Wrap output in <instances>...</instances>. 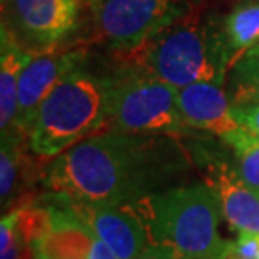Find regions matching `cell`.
Listing matches in <instances>:
<instances>
[{"instance_id": "obj_5", "label": "cell", "mask_w": 259, "mask_h": 259, "mask_svg": "<svg viewBox=\"0 0 259 259\" xmlns=\"http://www.w3.org/2000/svg\"><path fill=\"white\" fill-rule=\"evenodd\" d=\"M110 125L137 135H182L189 130L179 111L177 90L130 66L113 74Z\"/></svg>"}, {"instance_id": "obj_6", "label": "cell", "mask_w": 259, "mask_h": 259, "mask_svg": "<svg viewBox=\"0 0 259 259\" xmlns=\"http://www.w3.org/2000/svg\"><path fill=\"white\" fill-rule=\"evenodd\" d=\"M100 39L126 56L182 12L180 0H90Z\"/></svg>"}, {"instance_id": "obj_12", "label": "cell", "mask_w": 259, "mask_h": 259, "mask_svg": "<svg viewBox=\"0 0 259 259\" xmlns=\"http://www.w3.org/2000/svg\"><path fill=\"white\" fill-rule=\"evenodd\" d=\"M44 199L53 205V226L35 247L39 259H88L96 236L63 195L49 192Z\"/></svg>"}, {"instance_id": "obj_14", "label": "cell", "mask_w": 259, "mask_h": 259, "mask_svg": "<svg viewBox=\"0 0 259 259\" xmlns=\"http://www.w3.org/2000/svg\"><path fill=\"white\" fill-rule=\"evenodd\" d=\"M224 40L231 67L259 44V4H241L222 20Z\"/></svg>"}, {"instance_id": "obj_2", "label": "cell", "mask_w": 259, "mask_h": 259, "mask_svg": "<svg viewBox=\"0 0 259 259\" xmlns=\"http://www.w3.org/2000/svg\"><path fill=\"white\" fill-rule=\"evenodd\" d=\"M123 66L145 69L175 90L194 82H224L231 69L222 29L204 17V7L184 9L133 53Z\"/></svg>"}, {"instance_id": "obj_18", "label": "cell", "mask_w": 259, "mask_h": 259, "mask_svg": "<svg viewBox=\"0 0 259 259\" xmlns=\"http://www.w3.org/2000/svg\"><path fill=\"white\" fill-rule=\"evenodd\" d=\"M234 110L236 120L239 121V125L249 130L251 133H254L259 137V103H246V105H237L232 106Z\"/></svg>"}, {"instance_id": "obj_11", "label": "cell", "mask_w": 259, "mask_h": 259, "mask_svg": "<svg viewBox=\"0 0 259 259\" xmlns=\"http://www.w3.org/2000/svg\"><path fill=\"white\" fill-rule=\"evenodd\" d=\"M180 116L187 128L202 130L224 138L239 128L229 95L221 82H194L177 90Z\"/></svg>"}, {"instance_id": "obj_10", "label": "cell", "mask_w": 259, "mask_h": 259, "mask_svg": "<svg viewBox=\"0 0 259 259\" xmlns=\"http://www.w3.org/2000/svg\"><path fill=\"white\" fill-rule=\"evenodd\" d=\"M207 185L219 200L222 219L237 234L259 236V192L251 189L239 175L234 165L214 158L205 163Z\"/></svg>"}, {"instance_id": "obj_13", "label": "cell", "mask_w": 259, "mask_h": 259, "mask_svg": "<svg viewBox=\"0 0 259 259\" xmlns=\"http://www.w3.org/2000/svg\"><path fill=\"white\" fill-rule=\"evenodd\" d=\"M34 56L24 49L7 25L0 30V130L2 138L15 133L19 105V81Z\"/></svg>"}, {"instance_id": "obj_9", "label": "cell", "mask_w": 259, "mask_h": 259, "mask_svg": "<svg viewBox=\"0 0 259 259\" xmlns=\"http://www.w3.org/2000/svg\"><path fill=\"white\" fill-rule=\"evenodd\" d=\"M66 200L118 259H138L150 246L147 227L133 205H84Z\"/></svg>"}, {"instance_id": "obj_19", "label": "cell", "mask_w": 259, "mask_h": 259, "mask_svg": "<svg viewBox=\"0 0 259 259\" xmlns=\"http://www.w3.org/2000/svg\"><path fill=\"white\" fill-rule=\"evenodd\" d=\"M138 259H180V257L175 256L172 251L165 249V247H162V246L150 244Z\"/></svg>"}, {"instance_id": "obj_21", "label": "cell", "mask_w": 259, "mask_h": 259, "mask_svg": "<svg viewBox=\"0 0 259 259\" xmlns=\"http://www.w3.org/2000/svg\"><path fill=\"white\" fill-rule=\"evenodd\" d=\"M246 54H251V56H259V44H256L254 48H252L251 51H247Z\"/></svg>"}, {"instance_id": "obj_15", "label": "cell", "mask_w": 259, "mask_h": 259, "mask_svg": "<svg viewBox=\"0 0 259 259\" xmlns=\"http://www.w3.org/2000/svg\"><path fill=\"white\" fill-rule=\"evenodd\" d=\"M234 153V168L237 175L259 192V137L244 126L222 138Z\"/></svg>"}, {"instance_id": "obj_1", "label": "cell", "mask_w": 259, "mask_h": 259, "mask_svg": "<svg viewBox=\"0 0 259 259\" xmlns=\"http://www.w3.org/2000/svg\"><path fill=\"white\" fill-rule=\"evenodd\" d=\"M168 135L106 130L58 155L42 174L48 192L84 205H135L182 168Z\"/></svg>"}, {"instance_id": "obj_17", "label": "cell", "mask_w": 259, "mask_h": 259, "mask_svg": "<svg viewBox=\"0 0 259 259\" xmlns=\"http://www.w3.org/2000/svg\"><path fill=\"white\" fill-rule=\"evenodd\" d=\"M231 69V105L259 103V56L244 54Z\"/></svg>"}, {"instance_id": "obj_20", "label": "cell", "mask_w": 259, "mask_h": 259, "mask_svg": "<svg viewBox=\"0 0 259 259\" xmlns=\"http://www.w3.org/2000/svg\"><path fill=\"white\" fill-rule=\"evenodd\" d=\"M88 259H118V257H116L115 252L105 244V242L96 237L95 242H93V247H91Z\"/></svg>"}, {"instance_id": "obj_22", "label": "cell", "mask_w": 259, "mask_h": 259, "mask_svg": "<svg viewBox=\"0 0 259 259\" xmlns=\"http://www.w3.org/2000/svg\"><path fill=\"white\" fill-rule=\"evenodd\" d=\"M10 0H2V9H5V5H9Z\"/></svg>"}, {"instance_id": "obj_4", "label": "cell", "mask_w": 259, "mask_h": 259, "mask_svg": "<svg viewBox=\"0 0 259 259\" xmlns=\"http://www.w3.org/2000/svg\"><path fill=\"white\" fill-rule=\"evenodd\" d=\"M113 76L76 67L39 106L27 132V148L39 158H56L110 125Z\"/></svg>"}, {"instance_id": "obj_7", "label": "cell", "mask_w": 259, "mask_h": 259, "mask_svg": "<svg viewBox=\"0 0 259 259\" xmlns=\"http://www.w3.org/2000/svg\"><path fill=\"white\" fill-rule=\"evenodd\" d=\"M81 0H10L17 40L24 39L35 49H53L76 27Z\"/></svg>"}, {"instance_id": "obj_3", "label": "cell", "mask_w": 259, "mask_h": 259, "mask_svg": "<svg viewBox=\"0 0 259 259\" xmlns=\"http://www.w3.org/2000/svg\"><path fill=\"white\" fill-rule=\"evenodd\" d=\"M150 244L180 259H226L232 241L219 234L221 205L209 185L190 184L150 194L133 205Z\"/></svg>"}, {"instance_id": "obj_16", "label": "cell", "mask_w": 259, "mask_h": 259, "mask_svg": "<svg viewBox=\"0 0 259 259\" xmlns=\"http://www.w3.org/2000/svg\"><path fill=\"white\" fill-rule=\"evenodd\" d=\"M27 137L20 133H12L2 138L0 150V200L2 207L12 205L14 197L17 195V185L22 174V142Z\"/></svg>"}, {"instance_id": "obj_8", "label": "cell", "mask_w": 259, "mask_h": 259, "mask_svg": "<svg viewBox=\"0 0 259 259\" xmlns=\"http://www.w3.org/2000/svg\"><path fill=\"white\" fill-rule=\"evenodd\" d=\"M84 58L86 53L82 49L49 51V53L44 51L42 54H34L30 63L24 67L19 81L15 133L27 137V132L42 101L67 72L81 66Z\"/></svg>"}]
</instances>
